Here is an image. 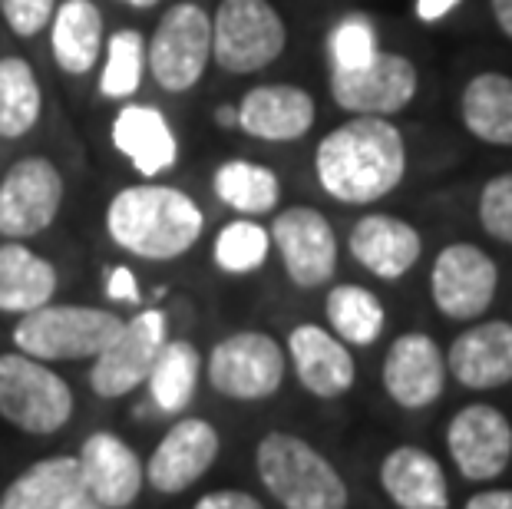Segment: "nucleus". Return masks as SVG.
Listing matches in <instances>:
<instances>
[{
	"label": "nucleus",
	"instance_id": "obj_1",
	"mask_svg": "<svg viewBox=\"0 0 512 509\" xmlns=\"http://www.w3.org/2000/svg\"><path fill=\"white\" fill-rule=\"evenodd\" d=\"M318 186L341 205H374L407 179V139L394 119L351 116L314 149Z\"/></svg>",
	"mask_w": 512,
	"mask_h": 509
},
{
	"label": "nucleus",
	"instance_id": "obj_2",
	"mask_svg": "<svg viewBox=\"0 0 512 509\" xmlns=\"http://www.w3.org/2000/svg\"><path fill=\"white\" fill-rule=\"evenodd\" d=\"M103 225L110 242L126 255L176 262L202 242L205 212L185 189L143 179L116 192L103 212Z\"/></svg>",
	"mask_w": 512,
	"mask_h": 509
},
{
	"label": "nucleus",
	"instance_id": "obj_3",
	"mask_svg": "<svg viewBox=\"0 0 512 509\" xmlns=\"http://www.w3.org/2000/svg\"><path fill=\"white\" fill-rule=\"evenodd\" d=\"M255 470L281 509H347V483L304 437L271 430L255 447Z\"/></svg>",
	"mask_w": 512,
	"mask_h": 509
},
{
	"label": "nucleus",
	"instance_id": "obj_4",
	"mask_svg": "<svg viewBox=\"0 0 512 509\" xmlns=\"http://www.w3.org/2000/svg\"><path fill=\"white\" fill-rule=\"evenodd\" d=\"M126 318H119L110 308L93 305H43L30 314H20L10 338L20 354H30L37 361H93L110 344Z\"/></svg>",
	"mask_w": 512,
	"mask_h": 509
},
{
	"label": "nucleus",
	"instance_id": "obj_5",
	"mask_svg": "<svg viewBox=\"0 0 512 509\" xmlns=\"http://www.w3.org/2000/svg\"><path fill=\"white\" fill-rule=\"evenodd\" d=\"M288 50V24L271 0H219L212 14V63L232 77L268 70Z\"/></svg>",
	"mask_w": 512,
	"mask_h": 509
},
{
	"label": "nucleus",
	"instance_id": "obj_6",
	"mask_svg": "<svg viewBox=\"0 0 512 509\" xmlns=\"http://www.w3.org/2000/svg\"><path fill=\"white\" fill-rule=\"evenodd\" d=\"M149 77L169 96H182L202 83L212 63V14L199 0L166 7L152 37H146Z\"/></svg>",
	"mask_w": 512,
	"mask_h": 509
},
{
	"label": "nucleus",
	"instance_id": "obj_7",
	"mask_svg": "<svg viewBox=\"0 0 512 509\" xmlns=\"http://www.w3.org/2000/svg\"><path fill=\"white\" fill-rule=\"evenodd\" d=\"M73 387L47 361L30 354H0V417L10 427L50 437L70 424Z\"/></svg>",
	"mask_w": 512,
	"mask_h": 509
},
{
	"label": "nucleus",
	"instance_id": "obj_8",
	"mask_svg": "<svg viewBox=\"0 0 512 509\" xmlns=\"http://www.w3.org/2000/svg\"><path fill=\"white\" fill-rule=\"evenodd\" d=\"M67 179L50 156H20L0 176V235L30 242L57 222Z\"/></svg>",
	"mask_w": 512,
	"mask_h": 509
},
{
	"label": "nucleus",
	"instance_id": "obj_9",
	"mask_svg": "<svg viewBox=\"0 0 512 509\" xmlns=\"http://www.w3.org/2000/svg\"><path fill=\"white\" fill-rule=\"evenodd\" d=\"M205 371L215 394L252 404L281 391L288 354L268 331H235L215 344Z\"/></svg>",
	"mask_w": 512,
	"mask_h": 509
},
{
	"label": "nucleus",
	"instance_id": "obj_10",
	"mask_svg": "<svg viewBox=\"0 0 512 509\" xmlns=\"http://www.w3.org/2000/svg\"><path fill=\"white\" fill-rule=\"evenodd\" d=\"M169 341V318L162 308H143L123 321L116 338L93 357L90 387L96 397L119 400L146 384L162 344Z\"/></svg>",
	"mask_w": 512,
	"mask_h": 509
},
{
	"label": "nucleus",
	"instance_id": "obj_11",
	"mask_svg": "<svg viewBox=\"0 0 512 509\" xmlns=\"http://www.w3.org/2000/svg\"><path fill=\"white\" fill-rule=\"evenodd\" d=\"M271 248L281 258V268L294 288H324L337 272V232L328 215L314 205H288L271 222Z\"/></svg>",
	"mask_w": 512,
	"mask_h": 509
},
{
	"label": "nucleus",
	"instance_id": "obj_12",
	"mask_svg": "<svg viewBox=\"0 0 512 509\" xmlns=\"http://www.w3.org/2000/svg\"><path fill=\"white\" fill-rule=\"evenodd\" d=\"M331 100L337 110L351 116H397L417 100L420 70L403 53L380 50L367 67L331 70L328 80Z\"/></svg>",
	"mask_w": 512,
	"mask_h": 509
},
{
	"label": "nucleus",
	"instance_id": "obj_13",
	"mask_svg": "<svg viewBox=\"0 0 512 509\" xmlns=\"http://www.w3.org/2000/svg\"><path fill=\"white\" fill-rule=\"evenodd\" d=\"M499 265L473 242L443 245L430 268V298L443 318L476 321L496 301Z\"/></svg>",
	"mask_w": 512,
	"mask_h": 509
},
{
	"label": "nucleus",
	"instance_id": "obj_14",
	"mask_svg": "<svg viewBox=\"0 0 512 509\" xmlns=\"http://www.w3.org/2000/svg\"><path fill=\"white\" fill-rule=\"evenodd\" d=\"M446 450L463 480L486 483L506 473L512 460V424L493 404H470L456 410L446 427Z\"/></svg>",
	"mask_w": 512,
	"mask_h": 509
},
{
	"label": "nucleus",
	"instance_id": "obj_15",
	"mask_svg": "<svg viewBox=\"0 0 512 509\" xmlns=\"http://www.w3.org/2000/svg\"><path fill=\"white\" fill-rule=\"evenodd\" d=\"M219 450H222L219 430H215L209 420L182 417L166 430V437L156 443V450H152L149 460L143 463L146 483L156 493L176 496L182 490H189V486H195L215 467Z\"/></svg>",
	"mask_w": 512,
	"mask_h": 509
},
{
	"label": "nucleus",
	"instance_id": "obj_16",
	"mask_svg": "<svg viewBox=\"0 0 512 509\" xmlns=\"http://www.w3.org/2000/svg\"><path fill=\"white\" fill-rule=\"evenodd\" d=\"M238 133L258 143H298L318 123V103L298 83H258L235 100Z\"/></svg>",
	"mask_w": 512,
	"mask_h": 509
},
{
	"label": "nucleus",
	"instance_id": "obj_17",
	"mask_svg": "<svg viewBox=\"0 0 512 509\" xmlns=\"http://www.w3.org/2000/svg\"><path fill=\"white\" fill-rule=\"evenodd\" d=\"M110 143L139 179H162L179 166L182 156L169 116L152 103H119L110 123Z\"/></svg>",
	"mask_w": 512,
	"mask_h": 509
},
{
	"label": "nucleus",
	"instance_id": "obj_18",
	"mask_svg": "<svg viewBox=\"0 0 512 509\" xmlns=\"http://www.w3.org/2000/svg\"><path fill=\"white\" fill-rule=\"evenodd\" d=\"M387 397L403 410H423L437 404L446 387V354L423 331H407L394 338L380 367Z\"/></svg>",
	"mask_w": 512,
	"mask_h": 509
},
{
	"label": "nucleus",
	"instance_id": "obj_19",
	"mask_svg": "<svg viewBox=\"0 0 512 509\" xmlns=\"http://www.w3.org/2000/svg\"><path fill=\"white\" fill-rule=\"evenodd\" d=\"M76 463H80V480L86 496H93L106 509L133 506L139 493H143V460H139V453L123 437H116L110 430L90 433L83 440L80 453H76Z\"/></svg>",
	"mask_w": 512,
	"mask_h": 509
},
{
	"label": "nucleus",
	"instance_id": "obj_20",
	"mask_svg": "<svg viewBox=\"0 0 512 509\" xmlns=\"http://www.w3.org/2000/svg\"><path fill=\"white\" fill-rule=\"evenodd\" d=\"M288 357L294 377L308 394L321 400L344 397L357 381V361L351 348L321 324H298L288 334Z\"/></svg>",
	"mask_w": 512,
	"mask_h": 509
},
{
	"label": "nucleus",
	"instance_id": "obj_21",
	"mask_svg": "<svg viewBox=\"0 0 512 509\" xmlns=\"http://www.w3.org/2000/svg\"><path fill=\"white\" fill-rule=\"evenodd\" d=\"M354 262L367 268L380 281H400L420 262L423 255V235L417 225H410L400 215L370 212L354 222L347 235Z\"/></svg>",
	"mask_w": 512,
	"mask_h": 509
},
{
	"label": "nucleus",
	"instance_id": "obj_22",
	"mask_svg": "<svg viewBox=\"0 0 512 509\" xmlns=\"http://www.w3.org/2000/svg\"><path fill=\"white\" fill-rule=\"evenodd\" d=\"M446 374L470 391H496L512 384V321H479L456 334L446 351Z\"/></svg>",
	"mask_w": 512,
	"mask_h": 509
},
{
	"label": "nucleus",
	"instance_id": "obj_23",
	"mask_svg": "<svg viewBox=\"0 0 512 509\" xmlns=\"http://www.w3.org/2000/svg\"><path fill=\"white\" fill-rule=\"evenodd\" d=\"M50 57L67 77H90L106 47V20L96 0H60L50 20Z\"/></svg>",
	"mask_w": 512,
	"mask_h": 509
},
{
	"label": "nucleus",
	"instance_id": "obj_24",
	"mask_svg": "<svg viewBox=\"0 0 512 509\" xmlns=\"http://www.w3.org/2000/svg\"><path fill=\"white\" fill-rule=\"evenodd\" d=\"M380 486L400 509H446L450 486L440 460L423 447H394L380 463Z\"/></svg>",
	"mask_w": 512,
	"mask_h": 509
},
{
	"label": "nucleus",
	"instance_id": "obj_25",
	"mask_svg": "<svg viewBox=\"0 0 512 509\" xmlns=\"http://www.w3.org/2000/svg\"><path fill=\"white\" fill-rule=\"evenodd\" d=\"M60 275L47 255L34 252L27 242L0 245V314H30L50 305L57 295Z\"/></svg>",
	"mask_w": 512,
	"mask_h": 509
},
{
	"label": "nucleus",
	"instance_id": "obj_26",
	"mask_svg": "<svg viewBox=\"0 0 512 509\" xmlns=\"http://www.w3.org/2000/svg\"><path fill=\"white\" fill-rule=\"evenodd\" d=\"M463 129L486 146L512 149V77L483 70L460 93Z\"/></svg>",
	"mask_w": 512,
	"mask_h": 509
},
{
	"label": "nucleus",
	"instance_id": "obj_27",
	"mask_svg": "<svg viewBox=\"0 0 512 509\" xmlns=\"http://www.w3.org/2000/svg\"><path fill=\"white\" fill-rule=\"evenodd\" d=\"M212 192L225 209L245 219H261L281 205V179L278 172L255 159H225L212 172Z\"/></svg>",
	"mask_w": 512,
	"mask_h": 509
},
{
	"label": "nucleus",
	"instance_id": "obj_28",
	"mask_svg": "<svg viewBox=\"0 0 512 509\" xmlns=\"http://www.w3.org/2000/svg\"><path fill=\"white\" fill-rule=\"evenodd\" d=\"M80 493L86 490L76 457H50L14 476L0 493V509H67Z\"/></svg>",
	"mask_w": 512,
	"mask_h": 509
},
{
	"label": "nucleus",
	"instance_id": "obj_29",
	"mask_svg": "<svg viewBox=\"0 0 512 509\" xmlns=\"http://www.w3.org/2000/svg\"><path fill=\"white\" fill-rule=\"evenodd\" d=\"M43 119V86L34 63L17 53L0 57V139L17 143Z\"/></svg>",
	"mask_w": 512,
	"mask_h": 509
},
{
	"label": "nucleus",
	"instance_id": "obj_30",
	"mask_svg": "<svg viewBox=\"0 0 512 509\" xmlns=\"http://www.w3.org/2000/svg\"><path fill=\"white\" fill-rule=\"evenodd\" d=\"M202 367V351L192 341L176 338L162 344L156 364L146 377L152 407L162 410V414H182L192 404L195 387L202 381Z\"/></svg>",
	"mask_w": 512,
	"mask_h": 509
},
{
	"label": "nucleus",
	"instance_id": "obj_31",
	"mask_svg": "<svg viewBox=\"0 0 512 509\" xmlns=\"http://www.w3.org/2000/svg\"><path fill=\"white\" fill-rule=\"evenodd\" d=\"M324 318H328V331L341 338L347 348H370L387 328L384 301L354 281H344V285H334L328 291Z\"/></svg>",
	"mask_w": 512,
	"mask_h": 509
},
{
	"label": "nucleus",
	"instance_id": "obj_32",
	"mask_svg": "<svg viewBox=\"0 0 512 509\" xmlns=\"http://www.w3.org/2000/svg\"><path fill=\"white\" fill-rule=\"evenodd\" d=\"M146 77H149L146 37L133 27L106 34L103 67H100V77H96V93L110 103H129L139 90H143Z\"/></svg>",
	"mask_w": 512,
	"mask_h": 509
},
{
	"label": "nucleus",
	"instance_id": "obj_33",
	"mask_svg": "<svg viewBox=\"0 0 512 509\" xmlns=\"http://www.w3.org/2000/svg\"><path fill=\"white\" fill-rule=\"evenodd\" d=\"M271 255V235L258 219L235 215L225 222L212 242V262L222 275H252L265 268Z\"/></svg>",
	"mask_w": 512,
	"mask_h": 509
},
{
	"label": "nucleus",
	"instance_id": "obj_34",
	"mask_svg": "<svg viewBox=\"0 0 512 509\" xmlns=\"http://www.w3.org/2000/svg\"><path fill=\"white\" fill-rule=\"evenodd\" d=\"M380 53L377 27L364 14H347L331 27L328 34V60L331 70H357L367 67Z\"/></svg>",
	"mask_w": 512,
	"mask_h": 509
},
{
	"label": "nucleus",
	"instance_id": "obj_35",
	"mask_svg": "<svg viewBox=\"0 0 512 509\" xmlns=\"http://www.w3.org/2000/svg\"><path fill=\"white\" fill-rule=\"evenodd\" d=\"M479 225L489 238L512 245V172H499L479 192Z\"/></svg>",
	"mask_w": 512,
	"mask_h": 509
},
{
	"label": "nucleus",
	"instance_id": "obj_36",
	"mask_svg": "<svg viewBox=\"0 0 512 509\" xmlns=\"http://www.w3.org/2000/svg\"><path fill=\"white\" fill-rule=\"evenodd\" d=\"M60 0H0V20L17 40H34L50 27Z\"/></svg>",
	"mask_w": 512,
	"mask_h": 509
},
{
	"label": "nucleus",
	"instance_id": "obj_37",
	"mask_svg": "<svg viewBox=\"0 0 512 509\" xmlns=\"http://www.w3.org/2000/svg\"><path fill=\"white\" fill-rule=\"evenodd\" d=\"M106 298L116 301V305H139L143 301V291H139V278L129 265H113L110 275H106Z\"/></svg>",
	"mask_w": 512,
	"mask_h": 509
},
{
	"label": "nucleus",
	"instance_id": "obj_38",
	"mask_svg": "<svg viewBox=\"0 0 512 509\" xmlns=\"http://www.w3.org/2000/svg\"><path fill=\"white\" fill-rule=\"evenodd\" d=\"M192 509H265V506L245 490H212V493H205Z\"/></svg>",
	"mask_w": 512,
	"mask_h": 509
},
{
	"label": "nucleus",
	"instance_id": "obj_39",
	"mask_svg": "<svg viewBox=\"0 0 512 509\" xmlns=\"http://www.w3.org/2000/svg\"><path fill=\"white\" fill-rule=\"evenodd\" d=\"M463 0H417L413 4V14H417L420 24H440L443 17H450Z\"/></svg>",
	"mask_w": 512,
	"mask_h": 509
},
{
	"label": "nucleus",
	"instance_id": "obj_40",
	"mask_svg": "<svg viewBox=\"0 0 512 509\" xmlns=\"http://www.w3.org/2000/svg\"><path fill=\"white\" fill-rule=\"evenodd\" d=\"M463 509H512V490H483L470 496Z\"/></svg>",
	"mask_w": 512,
	"mask_h": 509
},
{
	"label": "nucleus",
	"instance_id": "obj_41",
	"mask_svg": "<svg viewBox=\"0 0 512 509\" xmlns=\"http://www.w3.org/2000/svg\"><path fill=\"white\" fill-rule=\"evenodd\" d=\"M489 7H493V20H496L499 34L512 40V0H489Z\"/></svg>",
	"mask_w": 512,
	"mask_h": 509
},
{
	"label": "nucleus",
	"instance_id": "obj_42",
	"mask_svg": "<svg viewBox=\"0 0 512 509\" xmlns=\"http://www.w3.org/2000/svg\"><path fill=\"white\" fill-rule=\"evenodd\" d=\"M215 126H219V129H238L235 100H232V103H219V106H215Z\"/></svg>",
	"mask_w": 512,
	"mask_h": 509
},
{
	"label": "nucleus",
	"instance_id": "obj_43",
	"mask_svg": "<svg viewBox=\"0 0 512 509\" xmlns=\"http://www.w3.org/2000/svg\"><path fill=\"white\" fill-rule=\"evenodd\" d=\"M67 509H106V506H100V503H96L93 496L80 493V496H76V500H73V503H70Z\"/></svg>",
	"mask_w": 512,
	"mask_h": 509
},
{
	"label": "nucleus",
	"instance_id": "obj_44",
	"mask_svg": "<svg viewBox=\"0 0 512 509\" xmlns=\"http://www.w3.org/2000/svg\"><path fill=\"white\" fill-rule=\"evenodd\" d=\"M116 4H123L129 10H152V7H159L162 0H116Z\"/></svg>",
	"mask_w": 512,
	"mask_h": 509
}]
</instances>
